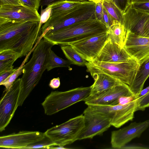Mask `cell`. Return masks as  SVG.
<instances>
[{"label":"cell","instance_id":"obj_1","mask_svg":"<svg viewBox=\"0 0 149 149\" xmlns=\"http://www.w3.org/2000/svg\"><path fill=\"white\" fill-rule=\"evenodd\" d=\"M40 22H19L0 17V52L9 51L26 56L41 36Z\"/></svg>","mask_w":149,"mask_h":149},{"label":"cell","instance_id":"obj_2","mask_svg":"<svg viewBox=\"0 0 149 149\" xmlns=\"http://www.w3.org/2000/svg\"><path fill=\"white\" fill-rule=\"evenodd\" d=\"M54 45L43 38H38L34 47L31 59L23 67L21 89L17 104L18 106L22 105L47 70L49 51Z\"/></svg>","mask_w":149,"mask_h":149},{"label":"cell","instance_id":"obj_3","mask_svg":"<svg viewBox=\"0 0 149 149\" xmlns=\"http://www.w3.org/2000/svg\"><path fill=\"white\" fill-rule=\"evenodd\" d=\"M105 25L96 19L77 22L54 33L45 35L43 38L55 45H69L94 36L107 32Z\"/></svg>","mask_w":149,"mask_h":149},{"label":"cell","instance_id":"obj_4","mask_svg":"<svg viewBox=\"0 0 149 149\" xmlns=\"http://www.w3.org/2000/svg\"><path fill=\"white\" fill-rule=\"evenodd\" d=\"M95 3L87 1L70 11L51 15L42 26L41 35L59 31L77 22L91 19H96Z\"/></svg>","mask_w":149,"mask_h":149},{"label":"cell","instance_id":"obj_5","mask_svg":"<svg viewBox=\"0 0 149 149\" xmlns=\"http://www.w3.org/2000/svg\"><path fill=\"white\" fill-rule=\"evenodd\" d=\"M140 64L132 58L122 62L110 63L94 60L87 62V71L91 75L98 73L108 74L130 86L132 83Z\"/></svg>","mask_w":149,"mask_h":149},{"label":"cell","instance_id":"obj_6","mask_svg":"<svg viewBox=\"0 0 149 149\" xmlns=\"http://www.w3.org/2000/svg\"><path fill=\"white\" fill-rule=\"evenodd\" d=\"M91 86L78 87L65 91H52L41 104L45 114L52 115L79 102L90 95Z\"/></svg>","mask_w":149,"mask_h":149},{"label":"cell","instance_id":"obj_7","mask_svg":"<svg viewBox=\"0 0 149 149\" xmlns=\"http://www.w3.org/2000/svg\"><path fill=\"white\" fill-rule=\"evenodd\" d=\"M84 125V117L82 114L50 128L44 133L56 146L64 147L77 140Z\"/></svg>","mask_w":149,"mask_h":149},{"label":"cell","instance_id":"obj_8","mask_svg":"<svg viewBox=\"0 0 149 149\" xmlns=\"http://www.w3.org/2000/svg\"><path fill=\"white\" fill-rule=\"evenodd\" d=\"M137 105L136 99L124 105L93 104L87 106L93 110L109 117L111 120L112 126L118 128L133 120L134 113L136 111Z\"/></svg>","mask_w":149,"mask_h":149},{"label":"cell","instance_id":"obj_9","mask_svg":"<svg viewBox=\"0 0 149 149\" xmlns=\"http://www.w3.org/2000/svg\"><path fill=\"white\" fill-rule=\"evenodd\" d=\"M84 126L77 138V140L92 139L102 135L111 126V119L107 116L88 107L83 112Z\"/></svg>","mask_w":149,"mask_h":149},{"label":"cell","instance_id":"obj_10","mask_svg":"<svg viewBox=\"0 0 149 149\" xmlns=\"http://www.w3.org/2000/svg\"><path fill=\"white\" fill-rule=\"evenodd\" d=\"M21 79H17L0 101V132L10 123L18 107L17 102L20 92Z\"/></svg>","mask_w":149,"mask_h":149},{"label":"cell","instance_id":"obj_11","mask_svg":"<svg viewBox=\"0 0 149 149\" xmlns=\"http://www.w3.org/2000/svg\"><path fill=\"white\" fill-rule=\"evenodd\" d=\"M123 47L140 65L149 60V37L127 31Z\"/></svg>","mask_w":149,"mask_h":149},{"label":"cell","instance_id":"obj_12","mask_svg":"<svg viewBox=\"0 0 149 149\" xmlns=\"http://www.w3.org/2000/svg\"><path fill=\"white\" fill-rule=\"evenodd\" d=\"M123 25L126 31L149 37V13L132 8L130 5L123 14Z\"/></svg>","mask_w":149,"mask_h":149},{"label":"cell","instance_id":"obj_13","mask_svg":"<svg viewBox=\"0 0 149 149\" xmlns=\"http://www.w3.org/2000/svg\"><path fill=\"white\" fill-rule=\"evenodd\" d=\"M149 127V119L134 122L128 126L112 132L111 143L113 148L121 149L133 139L139 137Z\"/></svg>","mask_w":149,"mask_h":149},{"label":"cell","instance_id":"obj_14","mask_svg":"<svg viewBox=\"0 0 149 149\" xmlns=\"http://www.w3.org/2000/svg\"><path fill=\"white\" fill-rule=\"evenodd\" d=\"M107 32L69 45H71L87 62L92 61L96 59L108 40Z\"/></svg>","mask_w":149,"mask_h":149},{"label":"cell","instance_id":"obj_15","mask_svg":"<svg viewBox=\"0 0 149 149\" xmlns=\"http://www.w3.org/2000/svg\"><path fill=\"white\" fill-rule=\"evenodd\" d=\"M45 133L39 131H20L17 133L0 137V148L11 149H24L42 139Z\"/></svg>","mask_w":149,"mask_h":149},{"label":"cell","instance_id":"obj_16","mask_svg":"<svg viewBox=\"0 0 149 149\" xmlns=\"http://www.w3.org/2000/svg\"><path fill=\"white\" fill-rule=\"evenodd\" d=\"M134 95L129 85L122 82L99 94L89 96L84 101L87 105L96 104L112 105L119 97Z\"/></svg>","mask_w":149,"mask_h":149},{"label":"cell","instance_id":"obj_17","mask_svg":"<svg viewBox=\"0 0 149 149\" xmlns=\"http://www.w3.org/2000/svg\"><path fill=\"white\" fill-rule=\"evenodd\" d=\"M0 17L19 22H40V19L37 10L22 5L0 6Z\"/></svg>","mask_w":149,"mask_h":149},{"label":"cell","instance_id":"obj_18","mask_svg":"<svg viewBox=\"0 0 149 149\" xmlns=\"http://www.w3.org/2000/svg\"><path fill=\"white\" fill-rule=\"evenodd\" d=\"M132 58L123 47L108 40L94 60L101 62L117 63L125 62Z\"/></svg>","mask_w":149,"mask_h":149},{"label":"cell","instance_id":"obj_19","mask_svg":"<svg viewBox=\"0 0 149 149\" xmlns=\"http://www.w3.org/2000/svg\"><path fill=\"white\" fill-rule=\"evenodd\" d=\"M91 76L94 82L91 86V91L89 96L104 92L121 82L115 78L105 73L95 74Z\"/></svg>","mask_w":149,"mask_h":149},{"label":"cell","instance_id":"obj_20","mask_svg":"<svg viewBox=\"0 0 149 149\" xmlns=\"http://www.w3.org/2000/svg\"><path fill=\"white\" fill-rule=\"evenodd\" d=\"M149 77V60L140 65L134 79L129 87L136 96L143 89L144 83Z\"/></svg>","mask_w":149,"mask_h":149},{"label":"cell","instance_id":"obj_21","mask_svg":"<svg viewBox=\"0 0 149 149\" xmlns=\"http://www.w3.org/2000/svg\"><path fill=\"white\" fill-rule=\"evenodd\" d=\"M126 32L124 25L115 20L108 30V40L123 47Z\"/></svg>","mask_w":149,"mask_h":149},{"label":"cell","instance_id":"obj_22","mask_svg":"<svg viewBox=\"0 0 149 149\" xmlns=\"http://www.w3.org/2000/svg\"><path fill=\"white\" fill-rule=\"evenodd\" d=\"M61 48L66 58L72 64L86 66L87 61L71 45H61Z\"/></svg>","mask_w":149,"mask_h":149},{"label":"cell","instance_id":"obj_23","mask_svg":"<svg viewBox=\"0 0 149 149\" xmlns=\"http://www.w3.org/2000/svg\"><path fill=\"white\" fill-rule=\"evenodd\" d=\"M72 64L69 60H64L58 56L50 48L48 55L47 70L49 71L57 67H69Z\"/></svg>","mask_w":149,"mask_h":149},{"label":"cell","instance_id":"obj_24","mask_svg":"<svg viewBox=\"0 0 149 149\" xmlns=\"http://www.w3.org/2000/svg\"><path fill=\"white\" fill-rule=\"evenodd\" d=\"M102 4L103 8L114 20L123 25V13L113 3L109 0H102Z\"/></svg>","mask_w":149,"mask_h":149},{"label":"cell","instance_id":"obj_25","mask_svg":"<svg viewBox=\"0 0 149 149\" xmlns=\"http://www.w3.org/2000/svg\"><path fill=\"white\" fill-rule=\"evenodd\" d=\"M83 2L65 1L49 6L51 8L50 16L70 11Z\"/></svg>","mask_w":149,"mask_h":149},{"label":"cell","instance_id":"obj_26","mask_svg":"<svg viewBox=\"0 0 149 149\" xmlns=\"http://www.w3.org/2000/svg\"><path fill=\"white\" fill-rule=\"evenodd\" d=\"M31 52L26 56L21 65L14 72L11 74L4 81L0 83V85H3L6 88V91H8L11 88L14 82L17 78L22 73L23 67L25 63L27 61Z\"/></svg>","mask_w":149,"mask_h":149},{"label":"cell","instance_id":"obj_27","mask_svg":"<svg viewBox=\"0 0 149 149\" xmlns=\"http://www.w3.org/2000/svg\"><path fill=\"white\" fill-rule=\"evenodd\" d=\"M56 144L49 137L45 136L42 139L26 147L24 149L47 148L51 149Z\"/></svg>","mask_w":149,"mask_h":149},{"label":"cell","instance_id":"obj_28","mask_svg":"<svg viewBox=\"0 0 149 149\" xmlns=\"http://www.w3.org/2000/svg\"><path fill=\"white\" fill-rule=\"evenodd\" d=\"M137 107L136 111H144L149 107V91L145 95L137 99Z\"/></svg>","mask_w":149,"mask_h":149},{"label":"cell","instance_id":"obj_29","mask_svg":"<svg viewBox=\"0 0 149 149\" xmlns=\"http://www.w3.org/2000/svg\"><path fill=\"white\" fill-rule=\"evenodd\" d=\"M17 59H7L0 61V73L13 69V64Z\"/></svg>","mask_w":149,"mask_h":149},{"label":"cell","instance_id":"obj_30","mask_svg":"<svg viewBox=\"0 0 149 149\" xmlns=\"http://www.w3.org/2000/svg\"><path fill=\"white\" fill-rule=\"evenodd\" d=\"M21 57L20 54L9 51H4L0 52V61L9 59H17Z\"/></svg>","mask_w":149,"mask_h":149},{"label":"cell","instance_id":"obj_31","mask_svg":"<svg viewBox=\"0 0 149 149\" xmlns=\"http://www.w3.org/2000/svg\"><path fill=\"white\" fill-rule=\"evenodd\" d=\"M88 0H40V6L41 8L43 6H48L60 2L65 1L84 2Z\"/></svg>","mask_w":149,"mask_h":149},{"label":"cell","instance_id":"obj_32","mask_svg":"<svg viewBox=\"0 0 149 149\" xmlns=\"http://www.w3.org/2000/svg\"><path fill=\"white\" fill-rule=\"evenodd\" d=\"M124 14L130 5V0H109Z\"/></svg>","mask_w":149,"mask_h":149},{"label":"cell","instance_id":"obj_33","mask_svg":"<svg viewBox=\"0 0 149 149\" xmlns=\"http://www.w3.org/2000/svg\"><path fill=\"white\" fill-rule=\"evenodd\" d=\"M51 13V8L48 6L44 9L41 8L40 19V27L43 24L45 23L48 20L50 17Z\"/></svg>","mask_w":149,"mask_h":149},{"label":"cell","instance_id":"obj_34","mask_svg":"<svg viewBox=\"0 0 149 149\" xmlns=\"http://www.w3.org/2000/svg\"><path fill=\"white\" fill-rule=\"evenodd\" d=\"M23 5L30 8L38 10L40 0H20Z\"/></svg>","mask_w":149,"mask_h":149},{"label":"cell","instance_id":"obj_35","mask_svg":"<svg viewBox=\"0 0 149 149\" xmlns=\"http://www.w3.org/2000/svg\"><path fill=\"white\" fill-rule=\"evenodd\" d=\"M136 99L134 95L131 96H122L119 97L112 105L118 104L124 105L127 104Z\"/></svg>","mask_w":149,"mask_h":149},{"label":"cell","instance_id":"obj_36","mask_svg":"<svg viewBox=\"0 0 149 149\" xmlns=\"http://www.w3.org/2000/svg\"><path fill=\"white\" fill-rule=\"evenodd\" d=\"M130 6L136 9L149 13V2L134 3Z\"/></svg>","mask_w":149,"mask_h":149},{"label":"cell","instance_id":"obj_37","mask_svg":"<svg viewBox=\"0 0 149 149\" xmlns=\"http://www.w3.org/2000/svg\"><path fill=\"white\" fill-rule=\"evenodd\" d=\"M103 7L102 0L96 4L95 10V15L96 19L102 23L103 20Z\"/></svg>","mask_w":149,"mask_h":149},{"label":"cell","instance_id":"obj_38","mask_svg":"<svg viewBox=\"0 0 149 149\" xmlns=\"http://www.w3.org/2000/svg\"><path fill=\"white\" fill-rule=\"evenodd\" d=\"M114 20L103 8L102 23L105 25L108 30L113 24Z\"/></svg>","mask_w":149,"mask_h":149},{"label":"cell","instance_id":"obj_39","mask_svg":"<svg viewBox=\"0 0 149 149\" xmlns=\"http://www.w3.org/2000/svg\"><path fill=\"white\" fill-rule=\"evenodd\" d=\"M121 149H149V146L140 143H133L126 144Z\"/></svg>","mask_w":149,"mask_h":149},{"label":"cell","instance_id":"obj_40","mask_svg":"<svg viewBox=\"0 0 149 149\" xmlns=\"http://www.w3.org/2000/svg\"><path fill=\"white\" fill-rule=\"evenodd\" d=\"M5 5H22V4L20 0H0V6Z\"/></svg>","mask_w":149,"mask_h":149},{"label":"cell","instance_id":"obj_41","mask_svg":"<svg viewBox=\"0 0 149 149\" xmlns=\"http://www.w3.org/2000/svg\"><path fill=\"white\" fill-rule=\"evenodd\" d=\"M17 68H13L0 73V83L4 81L10 75L15 71Z\"/></svg>","mask_w":149,"mask_h":149},{"label":"cell","instance_id":"obj_42","mask_svg":"<svg viewBox=\"0 0 149 149\" xmlns=\"http://www.w3.org/2000/svg\"><path fill=\"white\" fill-rule=\"evenodd\" d=\"M60 85V79L59 77L54 78L51 80L49 86L53 89H56Z\"/></svg>","mask_w":149,"mask_h":149},{"label":"cell","instance_id":"obj_43","mask_svg":"<svg viewBox=\"0 0 149 149\" xmlns=\"http://www.w3.org/2000/svg\"><path fill=\"white\" fill-rule=\"evenodd\" d=\"M149 91L148 90L145 88L143 89L141 92L136 96V99L139 98L145 95Z\"/></svg>","mask_w":149,"mask_h":149},{"label":"cell","instance_id":"obj_44","mask_svg":"<svg viewBox=\"0 0 149 149\" xmlns=\"http://www.w3.org/2000/svg\"><path fill=\"white\" fill-rule=\"evenodd\" d=\"M149 2V0H130V5L134 3Z\"/></svg>","mask_w":149,"mask_h":149},{"label":"cell","instance_id":"obj_45","mask_svg":"<svg viewBox=\"0 0 149 149\" xmlns=\"http://www.w3.org/2000/svg\"><path fill=\"white\" fill-rule=\"evenodd\" d=\"M88 1H90L91 2H94L95 3H99L102 1V0H88Z\"/></svg>","mask_w":149,"mask_h":149}]
</instances>
